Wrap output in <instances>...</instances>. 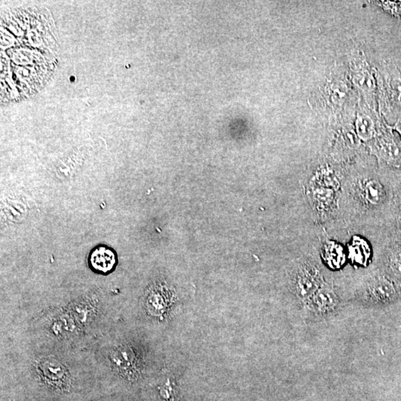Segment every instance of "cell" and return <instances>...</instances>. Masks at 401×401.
<instances>
[{"mask_svg":"<svg viewBox=\"0 0 401 401\" xmlns=\"http://www.w3.org/2000/svg\"><path fill=\"white\" fill-rule=\"evenodd\" d=\"M171 293L168 290H155L149 295L147 300V308L152 315L158 316L163 315L171 305Z\"/></svg>","mask_w":401,"mask_h":401,"instance_id":"obj_7","label":"cell"},{"mask_svg":"<svg viewBox=\"0 0 401 401\" xmlns=\"http://www.w3.org/2000/svg\"><path fill=\"white\" fill-rule=\"evenodd\" d=\"M316 200L320 205H329L333 200V191L329 188H320L314 194Z\"/></svg>","mask_w":401,"mask_h":401,"instance_id":"obj_9","label":"cell"},{"mask_svg":"<svg viewBox=\"0 0 401 401\" xmlns=\"http://www.w3.org/2000/svg\"><path fill=\"white\" fill-rule=\"evenodd\" d=\"M369 296L376 303H386L395 296L393 284L385 277L372 280L368 288Z\"/></svg>","mask_w":401,"mask_h":401,"instance_id":"obj_6","label":"cell"},{"mask_svg":"<svg viewBox=\"0 0 401 401\" xmlns=\"http://www.w3.org/2000/svg\"><path fill=\"white\" fill-rule=\"evenodd\" d=\"M117 263V254L107 245H98L89 253V265L94 272L108 274L114 271Z\"/></svg>","mask_w":401,"mask_h":401,"instance_id":"obj_3","label":"cell"},{"mask_svg":"<svg viewBox=\"0 0 401 401\" xmlns=\"http://www.w3.org/2000/svg\"><path fill=\"white\" fill-rule=\"evenodd\" d=\"M112 366L124 377H135L140 372V360L136 353L128 345H120L109 354Z\"/></svg>","mask_w":401,"mask_h":401,"instance_id":"obj_2","label":"cell"},{"mask_svg":"<svg viewBox=\"0 0 401 401\" xmlns=\"http://www.w3.org/2000/svg\"><path fill=\"white\" fill-rule=\"evenodd\" d=\"M322 286L320 273L312 265H303L295 274V293L303 300H309Z\"/></svg>","mask_w":401,"mask_h":401,"instance_id":"obj_1","label":"cell"},{"mask_svg":"<svg viewBox=\"0 0 401 401\" xmlns=\"http://www.w3.org/2000/svg\"><path fill=\"white\" fill-rule=\"evenodd\" d=\"M308 301L314 311L319 314L332 312L339 304L337 294L331 287L326 284H323Z\"/></svg>","mask_w":401,"mask_h":401,"instance_id":"obj_4","label":"cell"},{"mask_svg":"<svg viewBox=\"0 0 401 401\" xmlns=\"http://www.w3.org/2000/svg\"><path fill=\"white\" fill-rule=\"evenodd\" d=\"M365 196L372 205H379L385 197V191L380 182L377 181H369L365 187Z\"/></svg>","mask_w":401,"mask_h":401,"instance_id":"obj_8","label":"cell"},{"mask_svg":"<svg viewBox=\"0 0 401 401\" xmlns=\"http://www.w3.org/2000/svg\"><path fill=\"white\" fill-rule=\"evenodd\" d=\"M38 372L51 383L61 384L68 377V370L64 364L52 357H43L36 363Z\"/></svg>","mask_w":401,"mask_h":401,"instance_id":"obj_5","label":"cell"}]
</instances>
